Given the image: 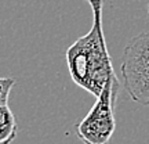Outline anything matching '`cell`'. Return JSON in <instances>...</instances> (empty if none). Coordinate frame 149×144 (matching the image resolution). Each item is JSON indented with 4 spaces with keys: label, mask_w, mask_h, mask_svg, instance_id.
Returning <instances> with one entry per match:
<instances>
[{
    "label": "cell",
    "mask_w": 149,
    "mask_h": 144,
    "mask_svg": "<svg viewBox=\"0 0 149 144\" xmlns=\"http://www.w3.org/2000/svg\"><path fill=\"white\" fill-rule=\"evenodd\" d=\"M120 90L117 76H112L101 94L79 123L74 125V132L84 144H109L116 129L115 105Z\"/></svg>",
    "instance_id": "7a4b0ae2"
},
{
    "label": "cell",
    "mask_w": 149,
    "mask_h": 144,
    "mask_svg": "<svg viewBox=\"0 0 149 144\" xmlns=\"http://www.w3.org/2000/svg\"><path fill=\"white\" fill-rule=\"evenodd\" d=\"M123 85L139 105H149V32L131 37L122 58Z\"/></svg>",
    "instance_id": "3957f363"
},
{
    "label": "cell",
    "mask_w": 149,
    "mask_h": 144,
    "mask_svg": "<svg viewBox=\"0 0 149 144\" xmlns=\"http://www.w3.org/2000/svg\"><path fill=\"white\" fill-rule=\"evenodd\" d=\"M93 11V25L84 36L74 40L66 48V64L76 85L98 97L115 70L104 35L102 15L105 0H86Z\"/></svg>",
    "instance_id": "6da1fadb"
},
{
    "label": "cell",
    "mask_w": 149,
    "mask_h": 144,
    "mask_svg": "<svg viewBox=\"0 0 149 144\" xmlns=\"http://www.w3.org/2000/svg\"><path fill=\"white\" fill-rule=\"evenodd\" d=\"M15 85L14 78H0V104H7L11 89Z\"/></svg>",
    "instance_id": "5b68a950"
},
{
    "label": "cell",
    "mask_w": 149,
    "mask_h": 144,
    "mask_svg": "<svg viewBox=\"0 0 149 144\" xmlns=\"http://www.w3.org/2000/svg\"><path fill=\"white\" fill-rule=\"evenodd\" d=\"M148 14H149V4H148Z\"/></svg>",
    "instance_id": "8992f818"
},
{
    "label": "cell",
    "mask_w": 149,
    "mask_h": 144,
    "mask_svg": "<svg viewBox=\"0 0 149 144\" xmlns=\"http://www.w3.org/2000/svg\"><path fill=\"white\" fill-rule=\"evenodd\" d=\"M18 126L8 104H0V144H11L17 137Z\"/></svg>",
    "instance_id": "277c9868"
}]
</instances>
